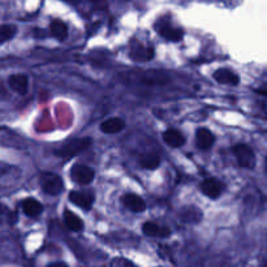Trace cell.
I'll use <instances>...</instances> for the list:
<instances>
[{"label": "cell", "instance_id": "cell-22", "mask_svg": "<svg viewBox=\"0 0 267 267\" xmlns=\"http://www.w3.org/2000/svg\"><path fill=\"white\" fill-rule=\"evenodd\" d=\"M17 220H18L17 214L12 211V210H9L3 203H0V226H3V224L13 226V224H16Z\"/></svg>", "mask_w": 267, "mask_h": 267}, {"label": "cell", "instance_id": "cell-3", "mask_svg": "<svg viewBox=\"0 0 267 267\" xmlns=\"http://www.w3.org/2000/svg\"><path fill=\"white\" fill-rule=\"evenodd\" d=\"M41 185L43 192L46 194H50V196H58L64 190L63 179L59 175L52 172H47L42 175Z\"/></svg>", "mask_w": 267, "mask_h": 267}, {"label": "cell", "instance_id": "cell-23", "mask_svg": "<svg viewBox=\"0 0 267 267\" xmlns=\"http://www.w3.org/2000/svg\"><path fill=\"white\" fill-rule=\"evenodd\" d=\"M140 165L145 169H156L160 166V158L158 155H145L140 159Z\"/></svg>", "mask_w": 267, "mask_h": 267}, {"label": "cell", "instance_id": "cell-15", "mask_svg": "<svg viewBox=\"0 0 267 267\" xmlns=\"http://www.w3.org/2000/svg\"><path fill=\"white\" fill-rule=\"evenodd\" d=\"M142 232H144L146 236H150V237H168L171 234V231L166 227L158 226L156 223L154 222H146L142 226Z\"/></svg>", "mask_w": 267, "mask_h": 267}, {"label": "cell", "instance_id": "cell-14", "mask_svg": "<svg viewBox=\"0 0 267 267\" xmlns=\"http://www.w3.org/2000/svg\"><path fill=\"white\" fill-rule=\"evenodd\" d=\"M155 50L154 47H145V46H137L131 50V58L136 62H150L154 59Z\"/></svg>", "mask_w": 267, "mask_h": 267}, {"label": "cell", "instance_id": "cell-17", "mask_svg": "<svg viewBox=\"0 0 267 267\" xmlns=\"http://www.w3.org/2000/svg\"><path fill=\"white\" fill-rule=\"evenodd\" d=\"M125 128V121L120 117H111L107 119L100 124V131L107 134H114V133H119Z\"/></svg>", "mask_w": 267, "mask_h": 267}, {"label": "cell", "instance_id": "cell-19", "mask_svg": "<svg viewBox=\"0 0 267 267\" xmlns=\"http://www.w3.org/2000/svg\"><path fill=\"white\" fill-rule=\"evenodd\" d=\"M64 223H66L67 228L73 232H80L83 230V220L81 218H78L77 215L69 210L64 211Z\"/></svg>", "mask_w": 267, "mask_h": 267}, {"label": "cell", "instance_id": "cell-16", "mask_svg": "<svg viewBox=\"0 0 267 267\" xmlns=\"http://www.w3.org/2000/svg\"><path fill=\"white\" fill-rule=\"evenodd\" d=\"M163 140L168 146L179 149L185 145V137L177 129H167L163 133Z\"/></svg>", "mask_w": 267, "mask_h": 267}, {"label": "cell", "instance_id": "cell-26", "mask_svg": "<svg viewBox=\"0 0 267 267\" xmlns=\"http://www.w3.org/2000/svg\"><path fill=\"white\" fill-rule=\"evenodd\" d=\"M70 1H73V0H70ZM90 1H94V0H90Z\"/></svg>", "mask_w": 267, "mask_h": 267}, {"label": "cell", "instance_id": "cell-21", "mask_svg": "<svg viewBox=\"0 0 267 267\" xmlns=\"http://www.w3.org/2000/svg\"><path fill=\"white\" fill-rule=\"evenodd\" d=\"M50 32L59 41H64L68 37V28L62 20H53L50 25Z\"/></svg>", "mask_w": 267, "mask_h": 267}, {"label": "cell", "instance_id": "cell-6", "mask_svg": "<svg viewBox=\"0 0 267 267\" xmlns=\"http://www.w3.org/2000/svg\"><path fill=\"white\" fill-rule=\"evenodd\" d=\"M70 179L76 183V184L87 185L94 180L95 172L94 169L83 165H74L70 168Z\"/></svg>", "mask_w": 267, "mask_h": 267}, {"label": "cell", "instance_id": "cell-25", "mask_svg": "<svg viewBox=\"0 0 267 267\" xmlns=\"http://www.w3.org/2000/svg\"><path fill=\"white\" fill-rule=\"evenodd\" d=\"M112 266H123V265H128V266H133V263L131 261H127V259H121V258H116L111 262Z\"/></svg>", "mask_w": 267, "mask_h": 267}, {"label": "cell", "instance_id": "cell-9", "mask_svg": "<svg viewBox=\"0 0 267 267\" xmlns=\"http://www.w3.org/2000/svg\"><path fill=\"white\" fill-rule=\"evenodd\" d=\"M8 85L13 91H16L21 95H25L28 93V89H29V77L22 73L12 74L8 78Z\"/></svg>", "mask_w": 267, "mask_h": 267}, {"label": "cell", "instance_id": "cell-10", "mask_svg": "<svg viewBox=\"0 0 267 267\" xmlns=\"http://www.w3.org/2000/svg\"><path fill=\"white\" fill-rule=\"evenodd\" d=\"M18 173L20 171L16 167L0 163V186H7L16 183L18 180Z\"/></svg>", "mask_w": 267, "mask_h": 267}, {"label": "cell", "instance_id": "cell-11", "mask_svg": "<svg viewBox=\"0 0 267 267\" xmlns=\"http://www.w3.org/2000/svg\"><path fill=\"white\" fill-rule=\"evenodd\" d=\"M214 80L217 83H222V85H230V86H236L240 83V78L234 72L227 68H220L215 73L213 74Z\"/></svg>", "mask_w": 267, "mask_h": 267}, {"label": "cell", "instance_id": "cell-18", "mask_svg": "<svg viewBox=\"0 0 267 267\" xmlns=\"http://www.w3.org/2000/svg\"><path fill=\"white\" fill-rule=\"evenodd\" d=\"M22 210L28 217L35 218V217H39L42 214L43 206H42L41 202L34 200V198H26L22 201Z\"/></svg>", "mask_w": 267, "mask_h": 267}, {"label": "cell", "instance_id": "cell-7", "mask_svg": "<svg viewBox=\"0 0 267 267\" xmlns=\"http://www.w3.org/2000/svg\"><path fill=\"white\" fill-rule=\"evenodd\" d=\"M223 190H224V184L215 177L205 179L201 183V192L206 197L211 198V200H217L220 197Z\"/></svg>", "mask_w": 267, "mask_h": 267}, {"label": "cell", "instance_id": "cell-2", "mask_svg": "<svg viewBox=\"0 0 267 267\" xmlns=\"http://www.w3.org/2000/svg\"><path fill=\"white\" fill-rule=\"evenodd\" d=\"M137 80H138V83L146 85V86H162V85L169 83V76L166 73L165 70L152 69L140 73Z\"/></svg>", "mask_w": 267, "mask_h": 267}, {"label": "cell", "instance_id": "cell-13", "mask_svg": "<svg viewBox=\"0 0 267 267\" xmlns=\"http://www.w3.org/2000/svg\"><path fill=\"white\" fill-rule=\"evenodd\" d=\"M196 141H197V146L201 150H209L213 148L215 137L207 128H200L196 134Z\"/></svg>", "mask_w": 267, "mask_h": 267}, {"label": "cell", "instance_id": "cell-8", "mask_svg": "<svg viewBox=\"0 0 267 267\" xmlns=\"http://www.w3.org/2000/svg\"><path fill=\"white\" fill-rule=\"evenodd\" d=\"M156 30H158V33L162 37H165L166 39L172 42H180L183 39V37H184V32L183 30L173 28L172 25L163 20H162V24L156 25Z\"/></svg>", "mask_w": 267, "mask_h": 267}, {"label": "cell", "instance_id": "cell-5", "mask_svg": "<svg viewBox=\"0 0 267 267\" xmlns=\"http://www.w3.org/2000/svg\"><path fill=\"white\" fill-rule=\"evenodd\" d=\"M69 201L80 209L87 211L94 205V192H91V190H73L69 193Z\"/></svg>", "mask_w": 267, "mask_h": 267}, {"label": "cell", "instance_id": "cell-1", "mask_svg": "<svg viewBox=\"0 0 267 267\" xmlns=\"http://www.w3.org/2000/svg\"><path fill=\"white\" fill-rule=\"evenodd\" d=\"M93 140L89 137H83V138H76V140L68 141L67 144H64L62 148H59L58 150H55V155L63 159H69L73 156L78 155L80 152L85 151L86 149L91 146Z\"/></svg>", "mask_w": 267, "mask_h": 267}, {"label": "cell", "instance_id": "cell-4", "mask_svg": "<svg viewBox=\"0 0 267 267\" xmlns=\"http://www.w3.org/2000/svg\"><path fill=\"white\" fill-rule=\"evenodd\" d=\"M232 151H234V156L237 158L238 165L241 166V167L248 169L254 168L255 162H257V159H255V154L254 151L248 146V145L245 144L236 145V146L232 148Z\"/></svg>", "mask_w": 267, "mask_h": 267}, {"label": "cell", "instance_id": "cell-12", "mask_svg": "<svg viewBox=\"0 0 267 267\" xmlns=\"http://www.w3.org/2000/svg\"><path fill=\"white\" fill-rule=\"evenodd\" d=\"M123 203L128 210H131L133 213H142L146 210V202L137 194H125L123 197Z\"/></svg>", "mask_w": 267, "mask_h": 267}, {"label": "cell", "instance_id": "cell-20", "mask_svg": "<svg viewBox=\"0 0 267 267\" xmlns=\"http://www.w3.org/2000/svg\"><path fill=\"white\" fill-rule=\"evenodd\" d=\"M180 218L185 223H198L202 219V213L197 207L189 206L181 210Z\"/></svg>", "mask_w": 267, "mask_h": 267}, {"label": "cell", "instance_id": "cell-24", "mask_svg": "<svg viewBox=\"0 0 267 267\" xmlns=\"http://www.w3.org/2000/svg\"><path fill=\"white\" fill-rule=\"evenodd\" d=\"M17 33L15 25H0V43L11 41Z\"/></svg>", "mask_w": 267, "mask_h": 267}]
</instances>
